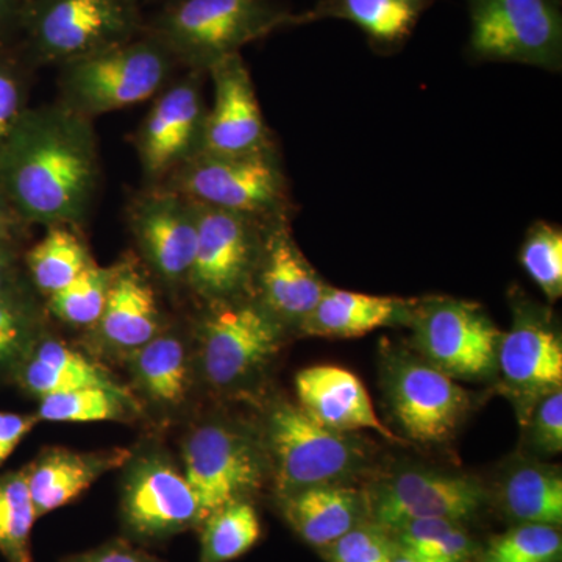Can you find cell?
<instances>
[{
  "label": "cell",
  "mask_w": 562,
  "mask_h": 562,
  "mask_svg": "<svg viewBox=\"0 0 562 562\" xmlns=\"http://www.w3.org/2000/svg\"><path fill=\"white\" fill-rule=\"evenodd\" d=\"M99 184V157L88 117L61 106L25 110L0 146V195L24 221L79 222Z\"/></svg>",
  "instance_id": "obj_1"
},
{
  "label": "cell",
  "mask_w": 562,
  "mask_h": 562,
  "mask_svg": "<svg viewBox=\"0 0 562 562\" xmlns=\"http://www.w3.org/2000/svg\"><path fill=\"white\" fill-rule=\"evenodd\" d=\"M292 16L277 0H172L146 31L173 60L209 72L247 44L292 27Z\"/></svg>",
  "instance_id": "obj_2"
},
{
  "label": "cell",
  "mask_w": 562,
  "mask_h": 562,
  "mask_svg": "<svg viewBox=\"0 0 562 562\" xmlns=\"http://www.w3.org/2000/svg\"><path fill=\"white\" fill-rule=\"evenodd\" d=\"M176 63L171 52L144 31L61 65L65 106L90 120L136 105L162 90Z\"/></svg>",
  "instance_id": "obj_3"
},
{
  "label": "cell",
  "mask_w": 562,
  "mask_h": 562,
  "mask_svg": "<svg viewBox=\"0 0 562 562\" xmlns=\"http://www.w3.org/2000/svg\"><path fill=\"white\" fill-rule=\"evenodd\" d=\"M266 442L280 497L324 484H350L371 462L368 443L355 432L324 427L290 402L276 403L269 412Z\"/></svg>",
  "instance_id": "obj_4"
},
{
  "label": "cell",
  "mask_w": 562,
  "mask_h": 562,
  "mask_svg": "<svg viewBox=\"0 0 562 562\" xmlns=\"http://www.w3.org/2000/svg\"><path fill=\"white\" fill-rule=\"evenodd\" d=\"M146 31L127 0H27L21 32L41 63H69Z\"/></svg>",
  "instance_id": "obj_5"
},
{
  "label": "cell",
  "mask_w": 562,
  "mask_h": 562,
  "mask_svg": "<svg viewBox=\"0 0 562 562\" xmlns=\"http://www.w3.org/2000/svg\"><path fill=\"white\" fill-rule=\"evenodd\" d=\"M171 190L262 222L283 217L288 205L286 177L272 147L241 155L199 154L181 166Z\"/></svg>",
  "instance_id": "obj_6"
},
{
  "label": "cell",
  "mask_w": 562,
  "mask_h": 562,
  "mask_svg": "<svg viewBox=\"0 0 562 562\" xmlns=\"http://www.w3.org/2000/svg\"><path fill=\"white\" fill-rule=\"evenodd\" d=\"M417 353L453 380L497 375L502 331L476 303L450 297L414 301L408 319Z\"/></svg>",
  "instance_id": "obj_7"
},
{
  "label": "cell",
  "mask_w": 562,
  "mask_h": 562,
  "mask_svg": "<svg viewBox=\"0 0 562 562\" xmlns=\"http://www.w3.org/2000/svg\"><path fill=\"white\" fill-rule=\"evenodd\" d=\"M469 54L560 72L562 11L558 0H465Z\"/></svg>",
  "instance_id": "obj_8"
},
{
  "label": "cell",
  "mask_w": 562,
  "mask_h": 562,
  "mask_svg": "<svg viewBox=\"0 0 562 562\" xmlns=\"http://www.w3.org/2000/svg\"><path fill=\"white\" fill-rule=\"evenodd\" d=\"M383 390L392 417L409 439L420 443L449 441L472 405L471 394L457 380L408 350L387 355Z\"/></svg>",
  "instance_id": "obj_9"
},
{
  "label": "cell",
  "mask_w": 562,
  "mask_h": 562,
  "mask_svg": "<svg viewBox=\"0 0 562 562\" xmlns=\"http://www.w3.org/2000/svg\"><path fill=\"white\" fill-rule=\"evenodd\" d=\"M497 375L522 425L536 403L562 390V341L550 310L513 299V325L502 333Z\"/></svg>",
  "instance_id": "obj_10"
},
{
  "label": "cell",
  "mask_w": 562,
  "mask_h": 562,
  "mask_svg": "<svg viewBox=\"0 0 562 562\" xmlns=\"http://www.w3.org/2000/svg\"><path fill=\"white\" fill-rule=\"evenodd\" d=\"M284 325L261 302L214 303L201 324V362L221 390L246 382L280 350Z\"/></svg>",
  "instance_id": "obj_11"
},
{
  "label": "cell",
  "mask_w": 562,
  "mask_h": 562,
  "mask_svg": "<svg viewBox=\"0 0 562 562\" xmlns=\"http://www.w3.org/2000/svg\"><path fill=\"white\" fill-rule=\"evenodd\" d=\"M195 205L198 244L188 281L213 303L238 299L257 273L265 238L260 224L269 222L198 202Z\"/></svg>",
  "instance_id": "obj_12"
},
{
  "label": "cell",
  "mask_w": 562,
  "mask_h": 562,
  "mask_svg": "<svg viewBox=\"0 0 562 562\" xmlns=\"http://www.w3.org/2000/svg\"><path fill=\"white\" fill-rule=\"evenodd\" d=\"M368 502L373 522L391 531L420 519L468 522L486 505L487 492L472 476L408 468L376 484Z\"/></svg>",
  "instance_id": "obj_13"
},
{
  "label": "cell",
  "mask_w": 562,
  "mask_h": 562,
  "mask_svg": "<svg viewBox=\"0 0 562 562\" xmlns=\"http://www.w3.org/2000/svg\"><path fill=\"white\" fill-rule=\"evenodd\" d=\"M183 465V475L198 498L201 524L217 509L246 501L261 484L262 462L257 447L224 424H205L188 436Z\"/></svg>",
  "instance_id": "obj_14"
},
{
  "label": "cell",
  "mask_w": 562,
  "mask_h": 562,
  "mask_svg": "<svg viewBox=\"0 0 562 562\" xmlns=\"http://www.w3.org/2000/svg\"><path fill=\"white\" fill-rule=\"evenodd\" d=\"M201 81L191 76L161 92L147 114L138 135V154L144 172L160 180L179 171L202 150L206 111Z\"/></svg>",
  "instance_id": "obj_15"
},
{
  "label": "cell",
  "mask_w": 562,
  "mask_h": 562,
  "mask_svg": "<svg viewBox=\"0 0 562 562\" xmlns=\"http://www.w3.org/2000/svg\"><path fill=\"white\" fill-rule=\"evenodd\" d=\"M122 514L128 530L147 539L168 538L201 525L198 498L187 476L155 457L133 468L124 484Z\"/></svg>",
  "instance_id": "obj_16"
},
{
  "label": "cell",
  "mask_w": 562,
  "mask_h": 562,
  "mask_svg": "<svg viewBox=\"0 0 562 562\" xmlns=\"http://www.w3.org/2000/svg\"><path fill=\"white\" fill-rule=\"evenodd\" d=\"M133 235L151 268L168 283L188 281L198 244V205L180 192L155 190L131 210Z\"/></svg>",
  "instance_id": "obj_17"
},
{
  "label": "cell",
  "mask_w": 562,
  "mask_h": 562,
  "mask_svg": "<svg viewBox=\"0 0 562 562\" xmlns=\"http://www.w3.org/2000/svg\"><path fill=\"white\" fill-rule=\"evenodd\" d=\"M209 74L214 103L206 113L201 154L241 155L272 147L243 55L224 58Z\"/></svg>",
  "instance_id": "obj_18"
},
{
  "label": "cell",
  "mask_w": 562,
  "mask_h": 562,
  "mask_svg": "<svg viewBox=\"0 0 562 562\" xmlns=\"http://www.w3.org/2000/svg\"><path fill=\"white\" fill-rule=\"evenodd\" d=\"M261 305L284 327H301L328 284L306 260L284 217L265 232L257 273Z\"/></svg>",
  "instance_id": "obj_19"
},
{
  "label": "cell",
  "mask_w": 562,
  "mask_h": 562,
  "mask_svg": "<svg viewBox=\"0 0 562 562\" xmlns=\"http://www.w3.org/2000/svg\"><path fill=\"white\" fill-rule=\"evenodd\" d=\"M297 405L324 427L342 432L372 430L405 443L376 416L371 395L353 372L339 366H313L295 375Z\"/></svg>",
  "instance_id": "obj_20"
},
{
  "label": "cell",
  "mask_w": 562,
  "mask_h": 562,
  "mask_svg": "<svg viewBox=\"0 0 562 562\" xmlns=\"http://www.w3.org/2000/svg\"><path fill=\"white\" fill-rule=\"evenodd\" d=\"M280 502L292 530L321 550L368 520V494L351 484L308 487L283 495Z\"/></svg>",
  "instance_id": "obj_21"
},
{
  "label": "cell",
  "mask_w": 562,
  "mask_h": 562,
  "mask_svg": "<svg viewBox=\"0 0 562 562\" xmlns=\"http://www.w3.org/2000/svg\"><path fill=\"white\" fill-rule=\"evenodd\" d=\"M131 458L124 449L102 452H74L69 449H50L25 469L36 516L69 505L90 490L103 473L120 468Z\"/></svg>",
  "instance_id": "obj_22"
},
{
  "label": "cell",
  "mask_w": 562,
  "mask_h": 562,
  "mask_svg": "<svg viewBox=\"0 0 562 562\" xmlns=\"http://www.w3.org/2000/svg\"><path fill=\"white\" fill-rule=\"evenodd\" d=\"M432 0H317L312 9L294 13L292 25L338 20L357 25L372 47L398 49L412 36Z\"/></svg>",
  "instance_id": "obj_23"
},
{
  "label": "cell",
  "mask_w": 562,
  "mask_h": 562,
  "mask_svg": "<svg viewBox=\"0 0 562 562\" xmlns=\"http://www.w3.org/2000/svg\"><path fill=\"white\" fill-rule=\"evenodd\" d=\"M413 305L414 301L405 299L328 286L299 330L319 338H360L387 325L408 324Z\"/></svg>",
  "instance_id": "obj_24"
},
{
  "label": "cell",
  "mask_w": 562,
  "mask_h": 562,
  "mask_svg": "<svg viewBox=\"0 0 562 562\" xmlns=\"http://www.w3.org/2000/svg\"><path fill=\"white\" fill-rule=\"evenodd\" d=\"M103 341L114 349L136 350L160 330V308L149 281L121 266L98 324Z\"/></svg>",
  "instance_id": "obj_25"
},
{
  "label": "cell",
  "mask_w": 562,
  "mask_h": 562,
  "mask_svg": "<svg viewBox=\"0 0 562 562\" xmlns=\"http://www.w3.org/2000/svg\"><path fill=\"white\" fill-rule=\"evenodd\" d=\"M498 502L503 513L519 524H562V475L557 465L516 461L502 473Z\"/></svg>",
  "instance_id": "obj_26"
},
{
  "label": "cell",
  "mask_w": 562,
  "mask_h": 562,
  "mask_svg": "<svg viewBox=\"0 0 562 562\" xmlns=\"http://www.w3.org/2000/svg\"><path fill=\"white\" fill-rule=\"evenodd\" d=\"M32 349L31 358L22 366L21 382L41 398L83 387L127 392L105 369L68 344L46 339Z\"/></svg>",
  "instance_id": "obj_27"
},
{
  "label": "cell",
  "mask_w": 562,
  "mask_h": 562,
  "mask_svg": "<svg viewBox=\"0 0 562 562\" xmlns=\"http://www.w3.org/2000/svg\"><path fill=\"white\" fill-rule=\"evenodd\" d=\"M132 369L151 401L177 406L190 387L187 351L177 336L157 335L132 351Z\"/></svg>",
  "instance_id": "obj_28"
},
{
  "label": "cell",
  "mask_w": 562,
  "mask_h": 562,
  "mask_svg": "<svg viewBox=\"0 0 562 562\" xmlns=\"http://www.w3.org/2000/svg\"><path fill=\"white\" fill-rule=\"evenodd\" d=\"M91 265L87 247L65 225H52L27 255L33 283L49 297L72 283Z\"/></svg>",
  "instance_id": "obj_29"
},
{
  "label": "cell",
  "mask_w": 562,
  "mask_h": 562,
  "mask_svg": "<svg viewBox=\"0 0 562 562\" xmlns=\"http://www.w3.org/2000/svg\"><path fill=\"white\" fill-rule=\"evenodd\" d=\"M202 525L199 562H231L254 549L261 538L258 514L249 502H233L210 514Z\"/></svg>",
  "instance_id": "obj_30"
},
{
  "label": "cell",
  "mask_w": 562,
  "mask_h": 562,
  "mask_svg": "<svg viewBox=\"0 0 562 562\" xmlns=\"http://www.w3.org/2000/svg\"><path fill=\"white\" fill-rule=\"evenodd\" d=\"M464 524L443 519H420L391 530L398 549L420 562H472L479 549Z\"/></svg>",
  "instance_id": "obj_31"
},
{
  "label": "cell",
  "mask_w": 562,
  "mask_h": 562,
  "mask_svg": "<svg viewBox=\"0 0 562 562\" xmlns=\"http://www.w3.org/2000/svg\"><path fill=\"white\" fill-rule=\"evenodd\" d=\"M38 519L25 471L0 476V553L9 562H33L31 536Z\"/></svg>",
  "instance_id": "obj_32"
},
{
  "label": "cell",
  "mask_w": 562,
  "mask_h": 562,
  "mask_svg": "<svg viewBox=\"0 0 562 562\" xmlns=\"http://www.w3.org/2000/svg\"><path fill=\"white\" fill-rule=\"evenodd\" d=\"M132 395L105 387H83L41 398L38 419L88 424V422L122 420L131 416Z\"/></svg>",
  "instance_id": "obj_33"
},
{
  "label": "cell",
  "mask_w": 562,
  "mask_h": 562,
  "mask_svg": "<svg viewBox=\"0 0 562 562\" xmlns=\"http://www.w3.org/2000/svg\"><path fill=\"white\" fill-rule=\"evenodd\" d=\"M120 268H99L92 262L72 283L50 295L52 314L74 327L98 324Z\"/></svg>",
  "instance_id": "obj_34"
},
{
  "label": "cell",
  "mask_w": 562,
  "mask_h": 562,
  "mask_svg": "<svg viewBox=\"0 0 562 562\" xmlns=\"http://www.w3.org/2000/svg\"><path fill=\"white\" fill-rule=\"evenodd\" d=\"M562 538L558 527L519 524L492 538L472 562H561Z\"/></svg>",
  "instance_id": "obj_35"
},
{
  "label": "cell",
  "mask_w": 562,
  "mask_h": 562,
  "mask_svg": "<svg viewBox=\"0 0 562 562\" xmlns=\"http://www.w3.org/2000/svg\"><path fill=\"white\" fill-rule=\"evenodd\" d=\"M520 262L538 284L547 301L554 303L562 295V232L549 222H536L528 231L520 249Z\"/></svg>",
  "instance_id": "obj_36"
},
{
  "label": "cell",
  "mask_w": 562,
  "mask_h": 562,
  "mask_svg": "<svg viewBox=\"0 0 562 562\" xmlns=\"http://www.w3.org/2000/svg\"><path fill=\"white\" fill-rule=\"evenodd\" d=\"M395 550L397 543L390 530L364 520L322 552L328 562H392Z\"/></svg>",
  "instance_id": "obj_37"
},
{
  "label": "cell",
  "mask_w": 562,
  "mask_h": 562,
  "mask_svg": "<svg viewBox=\"0 0 562 562\" xmlns=\"http://www.w3.org/2000/svg\"><path fill=\"white\" fill-rule=\"evenodd\" d=\"M35 333L36 314L21 294L0 301V364L32 349Z\"/></svg>",
  "instance_id": "obj_38"
},
{
  "label": "cell",
  "mask_w": 562,
  "mask_h": 562,
  "mask_svg": "<svg viewBox=\"0 0 562 562\" xmlns=\"http://www.w3.org/2000/svg\"><path fill=\"white\" fill-rule=\"evenodd\" d=\"M531 450L541 457H552L562 450V390L546 395L536 403L525 422Z\"/></svg>",
  "instance_id": "obj_39"
},
{
  "label": "cell",
  "mask_w": 562,
  "mask_h": 562,
  "mask_svg": "<svg viewBox=\"0 0 562 562\" xmlns=\"http://www.w3.org/2000/svg\"><path fill=\"white\" fill-rule=\"evenodd\" d=\"M24 76L16 60L0 46V146L25 111Z\"/></svg>",
  "instance_id": "obj_40"
},
{
  "label": "cell",
  "mask_w": 562,
  "mask_h": 562,
  "mask_svg": "<svg viewBox=\"0 0 562 562\" xmlns=\"http://www.w3.org/2000/svg\"><path fill=\"white\" fill-rule=\"evenodd\" d=\"M38 420V416L0 413V465L16 450L22 439Z\"/></svg>",
  "instance_id": "obj_41"
},
{
  "label": "cell",
  "mask_w": 562,
  "mask_h": 562,
  "mask_svg": "<svg viewBox=\"0 0 562 562\" xmlns=\"http://www.w3.org/2000/svg\"><path fill=\"white\" fill-rule=\"evenodd\" d=\"M65 562H158L140 550L132 547L131 543L116 541L106 543L101 549L91 552L77 554Z\"/></svg>",
  "instance_id": "obj_42"
},
{
  "label": "cell",
  "mask_w": 562,
  "mask_h": 562,
  "mask_svg": "<svg viewBox=\"0 0 562 562\" xmlns=\"http://www.w3.org/2000/svg\"><path fill=\"white\" fill-rule=\"evenodd\" d=\"M25 5L27 0H0V46L13 33L21 32Z\"/></svg>",
  "instance_id": "obj_43"
},
{
  "label": "cell",
  "mask_w": 562,
  "mask_h": 562,
  "mask_svg": "<svg viewBox=\"0 0 562 562\" xmlns=\"http://www.w3.org/2000/svg\"><path fill=\"white\" fill-rule=\"evenodd\" d=\"M20 294L16 286V258L9 243L0 241V301Z\"/></svg>",
  "instance_id": "obj_44"
},
{
  "label": "cell",
  "mask_w": 562,
  "mask_h": 562,
  "mask_svg": "<svg viewBox=\"0 0 562 562\" xmlns=\"http://www.w3.org/2000/svg\"><path fill=\"white\" fill-rule=\"evenodd\" d=\"M11 217H13V211L10 210V206L0 195V241H5L7 236H9Z\"/></svg>",
  "instance_id": "obj_45"
},
{
  "label": "cell",
  "mask_w": 562,
  "mask_h": 562,
  "mask_svg": "<svg viewBox=\"0 0 562 562\" xmlns=\"http://www.w3.org/2000/svg\"><path fill=\"white\" fill-rule=\"evenodd\" d=\"M392 562H420L417 561L416 558L412 557V554L406 553L405 550L398 549L395 550L394 558H392Z\"/></svg>",
  "instance_id": "obj_46"
},
{
  "label": "cell",
  "mask_w": 562,
  "mask_h": 562,
  "mask_svg": "<svg viewBox=\"0 0 562 562\" xmlns=\"http://www.w3.org/2000/svg\"><path fill=\"white\" fill-rule=\"evenodd\" d=\"M127 2L138 3V0H127Z\"/></svg>",
  "instance_id": "obj_47"
}]
</instances>
